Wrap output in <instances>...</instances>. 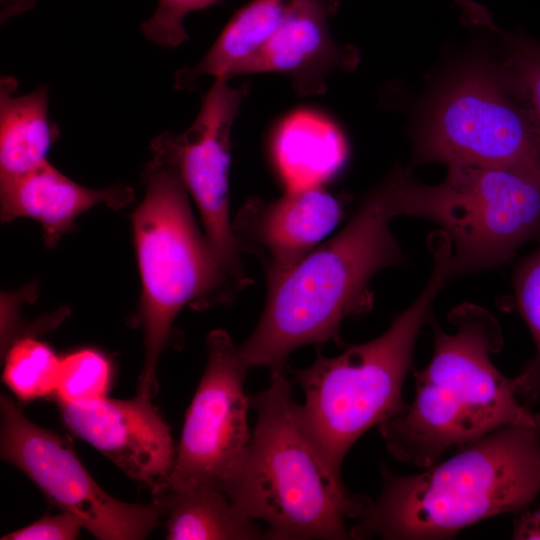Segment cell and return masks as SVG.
<instances>
[{"mask_svg": "<svg viewBox=\"0 0 540 540\" xmlns=\"http://www.w3.org/2000/svg\"><path fill=\"white\" fill-rule=\"evenodd\" d=\"M144 181L145 196L132 217L145 345L138 393L152 397L158 360L179 311L188 303L207 307L229 301L231 288L236 289L198 230L176 168L153 159L144 171Z\"/></svg>", "mask_w": 540, "mask_h": 540, "instance_id": "8992f818", "label": "cell"}, {"mask_svg": "<svg viewBox=\"0 0 540 540\" xmlns=\"http://www.w3.org/2000/svg\"><path fill=\"white\" fill-rule=\"evenodd\" d=\"M448 321L452 332H445L430 317L433 353L429 363L414 372V397L378 425L389 454L418 468L432 466L447 450L501 428L535 426L513 378L491 361L504 343L494 315L463 303L449 313Z\"/></svg>", "mask_w": 540, "mask_h": 540, "instance_id": "7a4b0ae2", "label": "cell"}, {"mask_svg": "<svg viewBox=\"0 0 540 540\" xmlns=\"http://www.w3.org/2000/svg\"><path fill=\"white\" fill-rule=\"evenodd\" d=\"M400 216L428 220L451 244L452 278L509 261L540 238V170L517 166H447L436 185L399 167Z\"/></svg>", "mask_w": 540, "mask_h": 540, "instance_id": "52a82bcc", "label": "cell"}, {"mask_svg": "<svg viewBox=\"0 0 540 540\" xmlns=\"http://www.w3.org/2000/svg\"><path fill=\"white\" fill-rule=\"evenodd\" d=\"M83 528L82 522L73 514H46L32 524L3 535L2 540H73Z\"/></svg>", "mask_w": 540, "mask_h": 540, "instance_id": "d4e9b609", "label": "cell"}, {"mask_svg": "<svg viewBox=\"0 0 540 540\" xmlns=\"http://www.w3.org/2000/svg\"><path fill=\"white\" fill-rule=\"evenodd\" d=\"M207 362L186 412L173 469L175 484H209L223 488L251 438L244 391L248 368L225 330L211 331ZM223 490V489H222Z\"/></svg>", "mask_w": 540, "mask_h": 540, "instance_id": "8fae6325", "label": "cell"}, {"mask_svg": "<svg viewBox=\"0 0 540 540\" xmlns=\"http://www.w3.org/2000/svg\"><path fill=\"white\" fill-rule=\"evenodd\" d=\"M249 403L256 424L222 488L231 502L266 523L264 539H351L347 521L370 499L347 489L304 430L286 365L270 368L268 387Z\"/></svg>", "mask_w": 540, "mask_h": 540, "instance_id": "277c9868", "label": "cell"}, {"mask_svg": "<svg viewBox=\"0 0 540 540\" xmlns=\"http://www.w3.org/2000/svg\"><path fill=\"white\" fill-rule=\"evenodd\" d=\"M270 152L285 190H298L324 186L331 180L347 160L348 145L329 118L302 109L279 123Z\"/></svg>", "mask_w": 540, "mask_h": 540, "instance_id": "2e32d148", "label": "cell"}, {"mask_svg": "<svg viewBox=\"0 0 540 540\" xmlns=\"http://www.w3.org/2000/svg\"><path fill=\"white\" fill-rule=\"evenodd\" d=\"M60 364L46 343L21 338L6 354L3 380L19 400L32 401L56 391Z\"/></svg>", "mask_w": 540, "mask_h": 540, "instance_id": "ffe728a7", "label": "cell"}, {"mask_svg": "<svg viewBox=\"0 0 540 540\" xmlns=\"http://www.w3.org/2000/svg\"><path fill=\"white\" fill-rule=\"evenodd\" d=\"M533 418H534L535 428L538 430L540 434V412L533 413Z\"/></svg>", "mask_w": 540, "mask_h": 540, "instance_id": "83f0119b", "label": "cell"}, {"mask_svg": "<svg viewBox=\"0 0 540 540\" xmlns=\"http://www.w3.org/2000/svg\"><path fill=\"white\" fill-rule=\"evenodd\" d=\"M343 217L342 200L324 186L285 190L272 201L250 198L236 216L233 231L240 251L257 255L270 277L295 265Z\"/></svg>", "mask_w": 540, "mask_h": 540, "instance_id": "4fadbf2b", "label": "cell"}, {"mask_svg": "<svg viewBox=\"0 0 540 540\" xmlns=\"http://www.w3.org/2000/svg\"><path fill=\"white\" fill-rule=\"evenodd\" d=\"M400 216L398 168L370 191L346 226L315 247L286 271L267 277L268 293L261 318L237 346L248 368L286 365L288 356L305 345L330 340L344 346L343 320L370 311L372 277L405 263L390 230Z\"/></svg>", "mask_w": 540, "mask_h": 540, "instance_id": "6da1fadb", "label": "cell"}, {"mask_svg": "<svg viewBox=\"0 0 540 540\" xmlns=\"http://www.w3.org/2000/svg\"><path fill=\"white\" fill-rule=\"evenodd\" d=\"M153 502L166 517L170 540H255L265 531L240 512L221 489L209 484H175L168 479L152 488Z\"/></svg>", "mask_w": 540, "mask_h": 540, "instance_id": "e0dca14e", "label": "cell"}, {"mask_svg": "<svg viewBox=\"0 0 540 540\" xmlns=\"http://www.w3.org/2000/svg\"><path fill=\"white\" fill-rule=\"evenodd\" d=\"M248 85L215 80L183 133L164 132L151 143L153 159L172 165L194 199L223 271L238 290L247 285L240 248L229 220L230 136Z\"/></svg>", "mask_w": 540, "mask_h": 540, "instance_id": "30bf717a", "label": "cell"}, {"mask_svg": "<svg viewBox=\"0 0 540 540\" xmlns=\"http://www.w3.org/2000/svg\"><path fill=\"white\" fill-rule=\"evenodd\" d=\"M16 82L1 79L0 181L24 175L46 161L57 134L48 120V93L44 86L13 96Z\"/></svg>", "mask_w": 540, "mask_h": 540, "instance_id": "d6986e66", "label": "cell"}, {"mask_svg": "<svg viewBox=\"0 0 540 540\" xmlns=\"http://www.w3.org/2000/svg\"><path fill=\"white\" fill-rule=\"evenodd\" d=\"M517 310L534 339L535 356L513 378L519 398L540 402V238L538 247L517 266L513 276Z\"/></svg>", "mask_w": 540, "mask_h": 540, "instance_id": "7402d4cb", "label": "cell"}, {"mask_svg": "<svg viewBox=\"0 0 540 540\" xmlns=\"http://www.w3.org/2000/svg\"><path fill=\"white\" fill-rule=\"evenodd\" d=\"M512 538L518 540H540V508L523 511L514 521Z\"/></svg>", "mask_w": 540, "mask_h": 540, "instance_id": "484cf974", "label": "cell"}, {"mask_svg": "<svg viewBox=\"0 0 540 540\" xmlns=\"http://www.w3.org/2000/svg\"><path fill=\"white\" fill-rule=\"evenodd\" d=\"M339 0H307L258 50L237 64L228 80L242 75L278 72L287 75L300 96L323 94L334 70H353L357 50L341 46L330 32L329 20Z\"/></svg>", "mask_w": 540, "mask_h": 540, "instance_id": "5bb4252c", "label": "cell"}, {"mask_svg": "<svg viewBox=\"0 0 540 540\" xmlns=\"http://www.w3.org/2000/svg\"><path fill=\"white\" fill-rule=\"evenodd\" d=\"M433 258L430 277L415 301L377 338L349 345L336 357L317 351L306 368L291 369L304 391L297 405L299 420L330 466L341 473L352 445L371 427L398 413L406 402L405 378L413 369V353L434 301L448 280L451 244L441 232L427 239Z\"/></svg>", "mask_w": 540, "mask_h": 540, "instance_id": "5b68a950", "label": "cell"}, {"mask_svg": "<svg viewBox=\"0 0 540 540\" xmlns=\"http://www.w3.org/2000/svg\"><path fill=\"white\" fill-rule=\"evenodd\" d=\"M496 69L540 148V42L523 35L509 37L504 61Z\"/></svg>", "mask_w": 540, "mask_h": 540, "instance_id": "44dd1931", "label": "cell"}, {"mask_svg": "<svg viewBox=\"0 0 540 540\" xmlns=\"http://www.w3.org/2000/svg\"><path fill=\"white\" fill-rule=\"evenodd\" d=\"M0 198L2 221L35 219L42 225L46 246L54 247L80 214L101 203L122 207L133 199V191L126 186L89 189L46 160L24 175L0 181Z\"/></svg>", "mask_w": 540, "mask_h": 540, "instance_id": "9a60e30c", "label": "cell"}, {"mask_svg": "<svg viewBox=\"0 0 540 540\" xmlns=\"http://www.w3.org/2000/svg\"><path fill=\"white\" fill-rule=\"evenodd\" d=\"M1 456L19 468L62 511L75 515L95 538L144 539L158 525L156 503L131 504L107 494L90 476L62 436L24 415L1 396Z\"/></svg>", "mask_w": 540, "mask_h": 540, "instance_id": "9c48e42d", "label": "cell"}, {"mask_svg": "<svg viewBox=\"0 0 540 540\" xmlns=\"http://www.w3.org/2000/svg\"><path fill=\"white\" fill-rule=\"evenodd\" d=\"M306 1L252 0L234 14L197 65L175 74V87L192 89L203 75L229 81L231 70L264 45Z\"/></svg>", "mask_w": 540, "mask_h": 540, "instance_id": "ac0fdd59", "label": "cell"}, {"mask_svg": "<svg viewBox=\"0 0 540 540\" xmlns=\"http://www.w3.org/2000/svg\"><path fill=\"white\" fill-rule=\"evenodd\" d=\"M111 378L109 360L94 349H81L61 359L56 394L59 403L106 397Z\"/></svg>", "mask_w": 540, "mask_h": 540, "instance_id": "603a6c76", "label": "cell"}, {"mask_svg": "<svg viewBox=\"0 0 540 540\" xmlns=\"http://www.w3.org/2000/svg\"><path fill=\"white\" fill-rule=\"evenodd\" d=\"M418 163L540 170V148L497 69L465 68L438 96L415 142Z\"/></svg>", "mask_w": 540, "mask_h": 540, "instance_id": "ba28073f", "label": "cell"}, {"mask_svg": "<svg viewBox=\"0 0 540 540\" xmlns=\"http://www.w3.org/2000/svg\"><path fill=\"white\" fill-rule=\"evenodd\" d=\"M137 393L128 400L102 397L59 403L65 425L135 481L155 487L167 479L176 452L167 423Z\"/></svg>", "mask_w": 540, "mask_h": 540, "instance_id": "7c38bea8", "label": "cell"}, {"mask_svg": "<svg viewBox=\"0 0 540 540\" xmlns=\"http://www.w3.org/2000/svg\"><path fill=\"white\" fill-rule=\"evenodd\" d=\"M220 0H159L154 14L141 25L151 41L169 47L182 44L188 34L183 21L191 12L201 10Z\"/></svg>", "mask_w": 540, "mask_h": 540, "instance_id": "cb8c5ba5", "label": "cell"}, {"mask_svg": "<svg viewBox=\"0 0 540 540\" xmlns=\"http://www.w3.org/2000/svg\"><path fill=\"white\" fill-rule=\"evenodd\" d=\"M379 496L350 528L351 539H450L470 525L523 512L540 494V434L511 425L456 449L413 475L382 466Z\"/></svg>", "mask_w": 540, "mask_h": 540, "instance_id": "3957f363", "label": "cell"}, {"mask_svg": "<svg viewBox=\"0 0 540 540\" xmlns=\"http://www.w3.org/2000/svg\"><path fill=\"white\" fill-rule=\"evenodd\" d=\"M463 13V19L470 25L497 30L490 12L473 0H452Z\"/></svg>", "mask_w": 540, "mask_h": 540, "instance_id": "4316f807", "label": "cell"}]
</instances>
